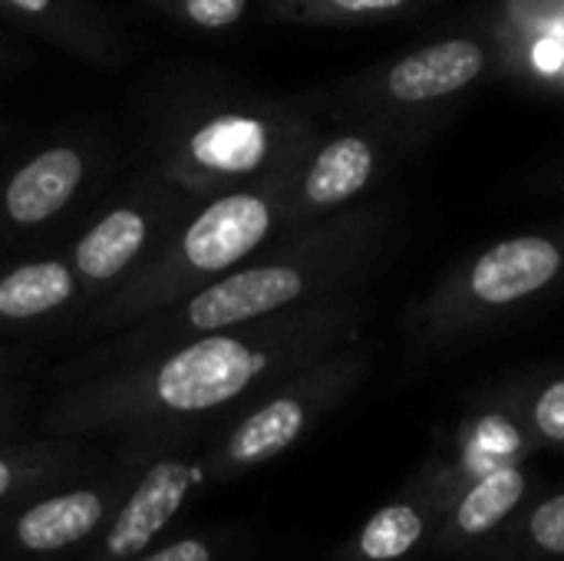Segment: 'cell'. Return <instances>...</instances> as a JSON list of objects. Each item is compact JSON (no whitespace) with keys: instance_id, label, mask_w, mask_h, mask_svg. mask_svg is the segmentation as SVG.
Here are the masks:
<instances>
[{"instance_id":"17","label":"cell","mask_w":564,"mask_h":561,"mask_svg":"<svg viewBox=\"0 0 564 561\" xmlns=\"http://www.w3.org/2000/svg\"><path fill=\"white\" fill-rule=\"evenodd\" d=\"M145 3L165 20H172L175 26L195 33L235 30L251 7V0H145Z\"/></svg>"},{"instance_id":"3","label":"cell","mask_w":564,"mask_h":561,"mask_svg":"<svg viewBox=\"0 0 564 561\" xmlns=\"http://www.w3.org/2000/svg\"><path fill=\"white\" fill-rule=\"evenodd\" d=\"M284 179L202 198L126 284L96 301L86 317L93 331H126L205 288L238 261L274 241L284 215Z\"/></svg>"},{"instance_id":"6","label":"cell","mask_w":564,"mask_h":561,"mask_svg":"<svg viewBox=\"0 0 564 561\" xmlns=\"http://www.w3.org/2000/svg\"><path fill=\"white\" fill-rule=\"evenodd\" d=\"M99 145L89 136L50 139L0 179V228L30 235L59 222L89 188Z\"/></svg>"},{"instance_id":"13","label":"cell","mask_w":564,"mask_h":561,"mask_svg":"<svg viewBox=\"0 0 564 561\" xmlns=\"http://www.w3.org/2000/svg\"><path fill=\"white\" fill-rule=\"evenodd\" d=\"M307 420H311L307 387L274 393L231 430L225 443V460L231 466H258L264 460H274L278 453L291 450L301 440Z\"/></svg>"},{"instance_id":"12","label":"cell","mask_w":564,"mask_h":561,"mask_svg":"<svg viewBox=\"0 0 564 561\" xmlns=\"http://www.w3.org/2000/svg\"><path fill=\"white\" fill-rule=\"evenodd\" d=\"M486 66V50L473 40H443L403 56L383 79L397 103L416 106L466 89Z\"/></svg>"},{"instance_id":"24","label":"cell","mask_w":564,"mask_h":561,"mask_svg":"<svg viewBox=\"0 0 564 561\" xmlns=\"http://www.w3.org/2000/svg\"><path fill=\"white\" fill-rule=\"evenodd\" d=\"M0 63H3V50H0Z\"/></svg>"},{"instance_id":"4","label":"cell","mask_w":564,"mask_h":561,"mask_svg":"<svg viewBox=\"0 0 564 561\" xmlns=\"http://www.w3.org/2000/svg\"><path fill=\"white\" fill-rule=\"evenodd\" d=\"M324 271L327 261L317 258L314 238L288 241L281 248H271L268 241L264 248H258L205 288L192 291L178 304L126 327L122 347L129 354L155 350L195 334L241 327L284 311H297L317 294Z\"/></svg>"},{"instance_id":"20","label":"cell","mask_w":564,"mask_h":561,"mask_svg":"<svg viewBox=\"0 0 564 561\" xmlns=\"http://www.w3.org/2000/svg\"><path fill=\"white\" fill-rule=\"evenodd\" d=\"M535 430L552 443H564V380L545 387L535 400Z\"/></svg>"},{"instance_id":"15","label":"cell","mask_w":564,"mask_h":561,"mask_svg":"<svg viewBox=\"0 0 564 561\" xmlns=\"http://www.w3.org/2000/svg\"><path fill=\"white\" fill-rule=\"evenodd\" d=\"M525 496V473L519 466H496L479 476L456 506V529L469 539L489 536L509 519Z\"/></svg>"},{"instance_id":"21","label":"cell","mask_w":564,"mask_h":561,"mask_svg":"<svg viewBox=\"0 0 564 561\" xmlns=\"http://www.w3.org/2000/svg\"><path fill=\"white\" fill-rule=\"evenodd\" d=\"M145 561H212V552L205 542H195V539H185V542H172L165 546L162 552L149 555Z\"/></svg>"},{"instance_id":"9","label":"cell","mask_w":564,"mask_h":561,"mask_svg":"<svg viewBox=\"0 0 564 561\" xmlns=\"http://www.w3.org/2000/svg\"><path fill=\"white\" fill-rule=\"evenodd\" d=\"M93 298L73 271L66 251L33 255L0 268V331H20L63 314H86Z\"/></svg>"},{"instance_id":"5","label":"cell","mask_w":564,"mask_h":561,"mask_svg":"<svg viewBox=\"0 0 564 561\" xmlns=\"http://www.w3.org/2000/svg\"><path fill=\"white\" fill-rule=\"evenodd\" d=\"M198 202L202 198L182 192L155 169H145L122 192H116L66 248V258L93 304L149 265Z\"/></svg>"},{"instance_id":"10","label":"cell","mask_w":564,"mask_h":561,"mask_svg":"<svg viewBox=\"0 0 564 561\" xmlns=\"http://www.w3.org/2000/svg\"><path fill=\"white\" fill-rule=\"evenodd\" d=\"M562 248L539 235H522L489 248L469 271V291L476 301L502 308L549 288L562 271Z\"/></svg>"},{"instance_id":"7","label":"cell","mask_w":564,"mask_h":561,"mask_svg":"<svg viewBox=\"0 0 564 561\" xmlns=\"http://www.w3.org/2000/svg\"><path fill=\"white\" fill-rule=\"evenodd\" d=\"M377 169V152L367 136L340 132L317 145L314 152H301L284 179V215L307 218L330 212L350 198H357Z\"/></svg>"},{"instance_id":"16","label":"cell","mask_w":564,"mask_h":561,"mask_svg":"<svg viewBox=\"0 0 564 561\" xmlns=\"http://www.w3.org/2000/svg\"><path fill=\"white\" fill-rule=\"evenodd\" d=\"M423 539V516L413 506H387L370 516L360 532V552L370 561H393L413 552Z\"/></svg>"},{"instance_id":"11","label":"cell","mask_w":564,"mask_h":561,"mask_svg":"<svg viewBox=\"0 0 564 561\" xmlns=\"http://www.w3.org/2000/svg\"><path fill=\"white\" fill-rule=\"evenodd\" d=\"M192 479H195V473L182 460H159L142 476V483L122 506L116 526L109 529V539H106L109 555L129 559V555L142 552L178 513V506L185 503V496L192 489Z\"/></svg>"},{"instance_id":"2","label":"cell","mask_w":564,"mask_h":561,"mask_svg":"<svg viewBox=\"0 0 564 561\" xmlns=\"http://www.w3.org/2000/svg\"><path fill=\"white\" fill-rule=\"evenodd\" d=\"M307 132L284 106L195 93L178 99L152 132V165L195 198L271 182L301 159Z\"/></svg>"},{"instance_id":"8","label":"cell","mask_w":564,"mask_h":561,"mask_svg":"<svg viewBox=\"0 0 564 561\" xmlns=\"http://www.w3.org/2000/svg\"><path fill=\"white\" fill-rule=\"evenodd\" d=\"M0 17L46 46L93 66H122L126 36L93 0H0Z\"/></svg>"},{"instance_id":"14","label":"cell","mask_w":564,"mask_h":561,"mask_svg":"<svg viewBox=\"0 0 564 561\" xmlns=\"http://www.w3.org/2000/svg\"><path fill=\"white\" fill-rule=\"evenodd\" d=\"M102 522V499L89 489H73L36 503L17 519V539L30 552H56L86 539Z\"/></svg>"},{"instance_id":"19","label":"cell","mask_w":564,"mask_h":561,"mask_svg":"<svg viewBox=\"0 0 564 561\" xmlns=\"http://www.w3.org/2000/svg\"><path fill=\"white\" fill-rule=\"evenodd\" d=\"M529 536L532 542L549 552V555H564V493L545 499L532 516H529Z\"/></svg>"},{"instance_id":"23","label":"cell","mask_w":564,"mask_h":561,"mask_svg":"<svg viewBox=\"0 0 564 561\" xmlns=\"http://www.w3.org/2000/svg\"><path fill=\"white\" fill-rule=\"evenodd\" d=\"M3 132H7V126H3V119H0V139H3Z\"/></svg>"},{"instance_id":"1","label":"cell","mask_w":564,"mask_h":561,"mask_svg":"<svg viewBox=\"0 0 564 561\" xmlns=\"http://www.w3.org/2000/svg\"><path fill=\"white\" fill-rule=\"evenodd\" d=\"M321 327L324 324L307 314L284 311L254 324L195 334L145 350L142 364L96 387L93 407L112 403L122 413L145 410L162 417L221 410L261 387L281 367L301 360Z\"/></svg>"},{"instance_id":"22","label":"cell","mask_w":564,"mask_h":561,"mask_svg":"<svg viewBox=\"0 0 564 561\" xmlns=\"http://www.w3.org/2000/svg\"><path fill=\"white\" fill-rule=\"evenodd\" d=\"M10 486H13V466L7 460H0V499L10 493Z\"/></svg>"},{"instance_id":"18","label":"cell","mask_w":564,"mask_h":561,"mask_svg":"<svg viewBox=\"0 0 564 561\" xmlns=\"http://www.w3.org/2000/svg\"><path fill=\"white\" fill-rule=\"evenodd\" d=\"M406 0H268L278 17H364V13H387L403 7Z\"/></svg>"}]
</instances>
